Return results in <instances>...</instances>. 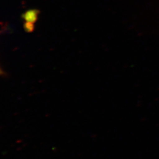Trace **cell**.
Listing matches in <instances>:
<instances>
[{"label":"cell","instance_id":"cell-1","mask_svg":"<svg viewBox=\"0 0 159 159\" xmlns=\"http://www.w3.org/2000/svg\"><path fill=\"white\" fill-rule=\"evenodd\" d=\"M2 74V71H1V70L0 69V74Z\"/></svg>","mask_w":159,"mask_h":159}]
</instances>
